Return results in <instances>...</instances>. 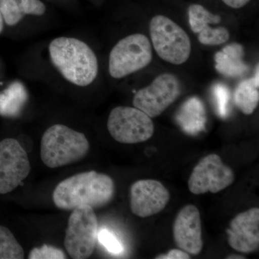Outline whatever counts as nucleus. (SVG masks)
I'll return each mask as SVG.
<instances>
[{
	"label": "nucleus",
	"instance_id": "21",
	"mask_svg": "<svg viewBox=\"0 0 259 259\" xmlns=\"http://www.w3.org/2000/svg\"><path fill=\"white\" fill-rule=\"evenodd\" d=\"M229 38V31L224 27L213 28L207 25L199 32V41L204 45H221L228 41Z\"/></svg>",
	"mask_w": 259,
	"mask_h": 259
},
{
	"label": "nucleus",
	"instance_id": "15",
	"mask_svg": "<svg viewBox=\"0 0 259 259\" xmlns=\"http://www.w3.org/2000/svg\"><path fill=\"white\" fill-rule=\"evenodd\" d=\"M0 11L7 25L13 26L25 15H44L46 6L40 0H0Z\"/></svg>",
	"mask_w": 259,
	"mask_h": 259
},
{
	"label": "nucleus",
	"instance_id": "27",
	"mask_svg": "<svg viewBox=\"0 0 259 259\" xmlns=\"http://www.w3.org/2000/svg\"><path fill=\"white\" fill-rule=\"evenodd\" d=\"M4 20H3V15H2L1 11H0V33L3 30V26H4Z\"/></svg>",
	"mask_w": 259,
	"mask_h": 259
},
{
	"label": "nucleus",
	"instance_id": "1",
	"mask_svg": "<svg viewBox=\"0 0 259 259\" xmlns=\"http://www.w3.org/2000/svg\"><path fill=\"white\" fill-rule=\"evenodd\" d=\"M114 181L105 174L82 172L63 180L53 192L56 207L73 210L81 205L98 209L107 205L115 195Z\"/></svg>",
	"mask_w": 259,
	"mask_h": 259
},
{
	"label": "nucleus",
	"instance_id": "7",
	"mask_svg": "<svg viewBox=\"0 0 259 259\" xmlns=\"http://www.w3.org/2000/svg\"><path fill=\"white\" fill-rule=\"evenodd\" d=\"M107 125L112 137L121 144L145 142L154 133L151 117L136 107H115L109 115Z\"/></svg>",
	"mask_w": 259,
	"mask_h": 259
},
{
	"label": "nucleus",
	"instance_id": "19",
	"mask_svg": "<svg viewBox=\"0 0 259 259\" xmlns=\"http://www.w3.org/2000/svg\"><path fill=\"white\" fill-rule=\"evenodd\" d=\"M25 252L14 235L6 227L0 226V259H23Z\"/></svg>",
	"mask_w": 259,
	"mask_h": 259
},
{
	"label": "nucleus",
	"instance_id": "14",
	"mask_svg": "<svg viewBox=\"0 0 259 259\" xmlns=\"http://www.w3.org/2000/svg\"><path fill=\"white\" fill-rule=\"evenodd\" d=\"M244 49L241 44L227 46L214 56L215 69L226 77H240L248 72L249 66L244 61Z\"/></svg>",
	"mask_w": 259,
	"mask_h": 259
},
{
	"label": "nucleus",
	"instance_id": "6",
	"mask_svg": "<svg viewBox=\"0 0 259 259\" xmlns=\"http://www.w3.org/2000/svg\"><path fill=\"white\" fill-rule=\"evenodd\" d=\"M152 47L146 35L136 33L124 37L112 49L109 72L115 79L144 69L152 60Z\"/></svg>",
	"mask_w": 259,
	"mask_h": 259
},
{
	"label": "nucleus",
	"instance_id": "24",
	"mask_svg": "<svg viewBox=\"0 0 259 259\" xmlns=\"http://www.w3.org/2000/svg\"><path fill=\"white\" fill-rule=\"evenodd\" d=\"M98 239L110 253L118 254L123 250V247L115 235L106 229H102L98 233Z\"/></svg>",
	"mask_w": 259,
	"mask_h": 259
},
{
	"label": "nucleus",
	"instance_id": "17",
	"mask_svg": "<svg viewBox=\"0 0 259 259\" xmlns=\"http://www.w3.org/2000/svg\"><path fill=\"white\" fill-rule=\"evenodd\" d=\"M28 100V91L23 83L14 81L10 83L0 92V115L5 117H18Z\"/></svg>",
	"mask_w": 259,
	"mask_h": 259
},
{
	"label": "nucleus",
	"instance_id": "5",
	"mask_svg": "<svg viewBox=\"0 0 259 259\" xmlns=\"http://www.w3.org/2000/svg\"><path fill=\"white\" fill-rule=\"evenodd\" d=\"M98 221L94 209L81 205L73 209L68 221L64 245L71 258L86 259L93 255L98 236Z\"/></svg>",
	"mask_w": 259,
	"mask_h": 259
},
{
	"label": "nucleus",
	"instance_id": "12",
	"mask_svg": "<svg viewBox=\"0 0 259 259\" xmlns=\"http://www.w3.org/2000/svg\"><path fill=\"white\" fill-rule=\"evenodd\" d=\"M174 239L180 249L197 255L203 248L200 213L194 204L185 206L175 218L173 226Z\"/></svg>",
	"mask_w": 259,
	"mask_h": 259
},
{
	"label": "nucleus",
	"instance_id": "4",
	"mask_svg": "<svg viewBox=\"0 0 259 259\" xmlns=\"http://www.w3.org/2000/svg\"><path fill=\"white\" fill-rule=\"evenodd\" d=\"M150 35L155 51L163 60L175 65L188 60L192 51L190 37L171 19L163 15L151 19Z\"/></svg>",
	"mask_w": 259,
	"mask_h": 259
},
{
	"label": "nucleus",
	"instance_id": "2",
	"mask_svg": "<svg viewBox=\"0 0 259 259\" xmlns=\"http://www.w3.org/2000/svg\"><path fill=\"white\" fill-rule=\"evenodd\" d=\"M54 66L69 82L86 87L98 74L97 56L88 44L74 37H59L49 45Z\"/></svg>",
	"mask_w": 259,
	"mask_h": 259
},
{
	"label": "nucleus",
	"instance_id": "9",
	"mask_svg": "<svg viewBox=\"0 0 259 259\" xmlns=\"http://www.w3.org/2000/svg\"><path fill=\"white\" fill-rule=\"evenodd\" d=\"M181 86L176 76L163 74L151 84L136 93L134 105L151 118L161 115L180 96Z\"/></svg>",
	"mask_w": 259,
	"mask_h": 259
},
{
	"label": "nucleus",
	"instance_id": "8",
	"mask_svg": "<svg viewBox=\"0 0 259 259\" xmlns=\"http://www.w3.org/2000/svg\"><path fill=\"white\" fill-rule=\"evenodd\" d=\"M235 180L233 169L215 153L202 158L194 167L188 180L189 190L194 194L218 193L228 188Z\"/></svg>",
	"mask_w": 259,
	"mask_h": 259
},
{
	"label": "nucleus",
	"instance_id": "20",
	"mask_svg": "<svg viewBox=\"0 0 259 259\" xmlns=\"http://www.w3.org/2000/svg\"><path fill=\"white\" fill-rule=\"evenodd\" d=\"M188 14L191 28L195 33H199L209 24H218L221 21L219 15L212 14L200 5H190Z\"/></svg>",
	"mask_w": 259,
	"mask_h": 259
},
{
	"label": "nucleus",
	"instance_id": "22",
	"mask_svg": "<svg viewBox=\"0 0 259 259\" xmlns=\"http://www.w3.org/2000/svg\"><path fill=\"white\" fill-rule=\"evenodd\" d=\"M29 259H64L66 255L60 248L44 244L40 248H34L29 253Z\"/></svg>",
	"mask_w": 259,
	"mask_h": 259
},
{
	"label": "nucleus",
	"instance_id": "16",
	"mask_svg": "<svg viewBox=\"0 0 259 259\" xmlns=\"http://www.w3.org/2000/svg\"><path fill=\"white\" fill-rule=\"evenodd\" d=\"M177 120L183 131L188 134H197L204 130L206 116L202 101L196 97L187 100L181 107Z\"/></svg>",
	"mask_w": 259,
	"mask_h": 259
},
{
	"label": "nucleus",
	"instance_id": "25",
	"mask_svg": "<svg viewBox=\"0 0 259 259\" xmlns=\"http://www.w3.org/2000/svg\"><path fill=\"white\" fill-rule=\"evenodd\" d=\"M157 259H190V255L187 252L180 249L170 250L166 254H162L156 257Z\"/></svg>",
	"mask_w": 259,
	"mask_h": 259
},
{
	"label": "nucleus",
	"instance_id": "13",
	"mask_svg": "<svg viewBox=\"0 0 259 259\" xmlns=\"http://www.w3.org/2000/svg\"><path fill=\"white\" fill-rule=\"evenodd\" d=\"M228 242L232 248L250 253L259 246V209L253 207L238 214L226 230Z\"/></svg>",
	"mask_w": 259,
	"mask_h": 259
},
{
	"label": "nucleus",
	"instance_id": "23",
	"mask_svg": "<svg viewBox=\"0 0 259 259\" xmlns=\"http://www.w3.org/2000/svg\"><path fill=\"white\" fill-rule=\"evenodd\" d=\"M214 99L218 114L222 117H226L228 112V102L230 99V92L226 85L217 83L213 89Z\"/></svg>",
	"mask_w": 259,
	"mask_h": 259
},
{
	"label": "nucleus",
	"instance_id": "18",
	"mask_svg": "<svg viewBox=\"0 0 259 259\" xmlns=\"http://www.w3.org/2000/svg\"><path fill=\"white\" fill-rule=\"evenodd\" d=\"M259 83L254 78L242 81L235 93V102L238 108L245 115H251L259 102Z\"/></svg>",
	"mask_w": 259,
	"mask_h": 259
},
{
	"label": "nucleus",
	"instance_id": "29",
	"mask_svg": "<svg viewBox=\"0 0 259 259\" xmlns=\"http://www.w3.org/2000/svg\"><path fill=\"white\" fill-rule=\"evenodd\" d=\"M227 258L241 259V258H245V257L243 256V255H228V256L227 257Z\"/></svg>",
	"mask_w": 259,
	"mask_h": 259
},
{
	"label": "nucleus",
	"instance_id": "26",
	"mask_svg": "<svg viewBox=\"0 0 259 259\" xmlns=\"http://www.w3.org/2000/svg\"><path fill=\"white\" fill-rule=\"evenodd\" d=\"M250 0H223V3L234 9L243 8Z\"/></svg>",
	"mask_w": 259,
	"mask_h": 259
},
{
	"label": "nucleus",
	"instance_id": "3",
	"mask_svg": "<svg viewBox=\"0 0 259 259\" xmlns=\"http://www.w3.org/2000/svg\"><path fill=\"white\" fill-rule=\"evenodd\" d=\"M90 148L84 134L67 126L56 124L42 135L40 158L49 168H59L81 161L88 154Z\"/></svg>",
	"mask_w": 259,
	"mask_h": 259
},
{
	"label": "nucleus",
	"instance_id": "10",
	"mask_svg": "<svg viewBox=\"0 0 259 259\" xmlns=\"http://www.w3.org/2000/svg\"><path fill=\"white\" fill-rule=\"evenodd\" d=\"M30 170L28 154L18 141L5 139L0 141V194L15 190Z\"/></svg>",
	"mask_w": 259,
	"mask_h": 259
},
{
	"label": "nucleus",
	"instance_id": "28",
	"mask_svg": "<svg viewBox=\"0 0 259 259\" xmlns=\"http://www.w3.org/2000/svg\"><path fill=\"white\" fill-rule=\"evenodd\" d=\"M258 74H259L258 65H257L256 69H255V76H253V78H254L255 81H256L257 83H259Z\"/></svg>",
	"mask_w": 259,
	"mask_h": 259
},
{
	"label": "nucleus",
	"instance_id": "11",
	"mask_svg": "<svg viewBox=\"0 0 259 259\" xmlns=\"http://www.w3.org/2000/svg\"><path fill=\"white\" fill-rule=\"evenodd\" d=\"M169 200V192L157 180L137 181L130 190L131 211L140 218L151 217L161 212Z\"/></svg>",
	"mask_w": 259,
	"mask_h": 259
}]
</instances>
